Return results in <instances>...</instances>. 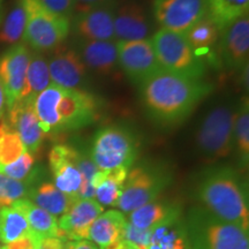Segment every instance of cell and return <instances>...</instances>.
<instances>
[{
  "label": "cell",
  "mask_w": 249,
  "mask_h": 249,
  "mask_svg": "<svg viewBox=\"0 0 249 249\" xmlns=\"http://www.w3.org/2000/svg\"><path fill=\"white\" fill-rule=\"evenodd\" d=\"M140 88L143 104L152 119L173 126L189 117L213 87L203 79H192L160 68Z\"/></svg>",
  "instance_id": "1"
},
{
  "label": "cell",
  "mask_w": 249,
  "mask_h": 249,
  "mask_svg": "<svg viewBox=\"0 0 249 249\" xmlns=\"http://www.w3.org/2000/svg\"><path fill=\"white\" fill-rule=\"evenodd\" d=\"M101 105L97 97L79 89L51 83L34 101V111L46 135L73 132L97 120Z\"/></svg>",
  "instance_id": "2"
},
{
  "label": "cell",
  "mask_w": 249,
  "mask_h": 249,
  "mask_svg": "<svg viewBox=\"0 0 249 249\" xmlns=\"http://www.w3.org/2000/svg\"><path fill=\"white\" fill-rule=\"evenodd\" d=\"M196 196L211 216L248 229V192L245 179L230 166L204 171L196 186Z\"/></svg>",
  "instance_id": "3"
},
{
  "label": "cell",
  "mask_w": 249,
  "mask_h": 249,
  "mask_svg": "<svg viewBox=\"0 0 249 249\" xmlns=\"http://www.w3.org/2000/svg\"><path fill=\"white\" fill-rule=\"evenodd\" d=\"M238 104L223 103L208 112L196 133V147L209 161L225 158L234 149V121Z\"/></svg>",
  "instance_id": "4"
},
{
  "label": "cell",
  "mask_w": 249,
  "mask_h": 249,
  "mask_svg": "<svg viewBox=\"0 0 249 249\" xmlns=\"http://www.w3.org/2000/svg\"><path fill=\"white\" fill-rule=\"evenodd\" d=\"M187 222L192 249H249L248 229L196 210Z\"/></svg>",
  "instance_id": "5"
},
{
  "label": "cell",
  "mask_w": 249,
  "mask_h": 249,
  "mask_svg": "<svg viewBox=\"0 0 249 249\" xmlns=\"http://www.w3.org/2000/svg\"><path fill=\"white\" fill-rule=\"evenodd\" d=\"M150 42L163 70L192 79H203L207 65L193 51L185 34L160 28Z\"/></svg>",
  "instance_id": "6"
},
{
  "label": "cell",
  "mask_w": 249,
  "mask_h": 249,
  "mask_svg": "<svg viewBox=\"0 0 249 249\" xmlns=\"http://www.w3.org/2000/svg\"><path fill=\"white\" fill-rule=\"evenodd\" d=\"M172 173L161 164H142L130 170L116 207L121 213H132L149 202L157 200L170 183Z\"/></svg>",
  "instance_id": "7"
},
{
  "label": "cell",
  "mask_w": 249,
  "mask_h": 249,
  "mask_svg": "<svg viewBox=\"0 0 249 249\" xmlns=\"http://www.w3.org/2000/svg\"><path fill=\"white\" fill-rule=\"evenodd\" d=\"M139 152L135 135L126 126L112 124L96 133L90 149L91 158L98 170L110 171L118 167L130 169Z\"/></svg>",
  "instance_id": "8"
},
{
  "label": "cell",
  "mask_w": 249,
  "mask_h": 249,
  "mask_svg": "<svg viewBox=\"0 0 249 249\" xmlns=\"http://www.w3.org/2000/svg\"><path fill=\"white\" fill-rule=\"evenodd\" d=\"M27 13L23 44L34 52H52L64 42L71 33V21L50 13L38 0H22Z\"/></svg>",
  "instance_id": "9"
},
{
  "label": "cell",
  "mask_w": 249,
  "mask_h": 249,
  "mask_svg": "<svg viewBox=\"0 0 249 249\" xmlns=\"http://www.w3.org/2000/svg\"><path fill=\"white\" fill-rule=\"evenodd\" d=\"M119 67L130 81L141 86L160 70L150 38L117 42Z\"/></svg>",
  "instance_id": "10"
},
{
  "label": "cell",
  "mask_w": 249,
  "mask_h": 249,
  "mask_svg": "<svg viewBox=\"0 0 249 249\" xmlns=\"http://www.w3.org/2000/svg\"><path fill=\"white\" fill-rule=\"evenodd\" d=\"M154 18L164 29L186 33L208 15L207 0H154Z\"/></svg>",
  "instance_id": "11"
},
{
  "label": "cell",
  "mask_w": 249,
  "mask_h": 249,
  "mask_svg": "<svg viewBox=\"0 0 249 249\" xmlns=\"http://www.w3.org/2000/svg\"><path fill=\"white\" fill-rule=\"evenodd\" d=\"M249 15L244 14L220 30L218 44V61L233 71L248 66Z\"/></svg>",
  "instance_id": "12"
},
{
  "label": "cell",
  "mask_w": 249,
  "mask_h": 249,
  "mask_svg": "<svg viewBox=\"0 0 249 249\" xmlns=\"http://www.w3.org/2000/svg\"><path fill=\"white\" fill-rule=\"evenodd\" d=\"M116 8V2H110L75 11L71 18V31L79 39L117 42L113 26Z\"/></svg>",
  "instance_id": "13"
},
{
  "label": "cell",
  "mask_w": 249,
  "mask_h": 249,
  "mask_svg": "<svg viewBox=\"0 0 249 249\" xmlns=\"http://www.w3.org/2000/svg\"><path fill=\"white\" fill-rule=\"evenodd\" d=\"M30 54L27 45L18 43L0 57V81L5 90L7 108L22 97Z\"/></svg>",
  "instance_id": "14"
},
{
  "label": "cell",
  "mask_w": 249,
  "mask_h": 249,
  "mask_svg": "<svg viewBox=\"0 0 249 249\" xmlns=\"http://www.w3.org/2000/svg\"><path fill=\"white\" fill-rule=\"evenodd\" d=\"M79 150L68 144H55L49 154V163L53 176V185L73 198H80L82 176L79 169Z\"/></svg>",
  "instance_id": "15"
},
{
  "label": "cell",
  "mask_w": 249,
  "mask_h": 249,
  "mask_svg": "<svg viewBox=\"0 0 249 249\" xmlns=\"http://www.w3.org/2000/svg\"><path fill=\"white\" fill-rule=\"evenodd\" d=\"M104 211L95 198H79L58 219V239L64 242L88 240L89 230Z\"/></svg>",
  "instance_id": "16"
},
{
  "label": "cell",
  "mask_w": 249,
  "mask_h": 249,
  "mask_svg": "<svg viewBox=\"0 0 249 249\" xmlns=\"http://www.w3.org/2000/svg\"><path fill=\"white\" fill-rule=\"evenodd\" d=\"M48 60L51 82L66 89H82L87 82V67L74 48L60 45Z\"/></svg>",
  "instance_id": "17"
},
{
  "label": "cell",
  "mask_w": 249,
  "mask_h": 249,
  "mask_svg": "<svg viewBox=\"0 0 249 249\" xmlns=\"http://www.w3.org/2000/svg\"><path fill=\"white\" fill-rule=\"evenodd\" d=\"M6 113L7 116L4 119L18 134L27 151L33 155L36 154L42 147L46 134L37 120L34 103L20 99L13 107L7 108Z\"/></svg>",
  "instance_id": "18"
},
{
  "label": "cell",
  "mask_w": 249,
  "mask_h": 249,
  "mask_svg": "<svg viewBox=\"0 0 249 249\" xmlns=\"http://www.w3.org/2000/svg\"><path fill=\"white\" fill-rule=\"evenodd\" d=\"M113 26L117 42L148 39L151 33L147 12L136 1L124 2L116 8Z\"/></svg>",
  "instance_id": "19"
},
{
  "label": "cell",
  "mask_w": 249,
  "mask_h": 249,
  "mask_svg": "<svg viewBox=\"0 0 249 249\" xmlns=\"http://www.w3.org/2000/svg\"><path fill=\"white\" fill-rule=\"evenodd\" d=\"M74 49L82 59L87 70L99 75L114 74L119 67L117 42L79 39Z\"/></svg>",
  "instance_id": "20"
},
{
  "label": "cell",
  "mask_w": 249,
  "mask_h": 249,
  "mask_svg": "<svg viewBox=\"0 0 249 249\" xmlns=\"http://www.w3.org/2000/svg\"><path fill=\"white\" fill-rule=\"evenodd\" d=\"M183 34L188 39L193 51L201 60L205 62V65H207V61L214 65L219 62L218 54L213 51L217 50L218 52L217 43L219 40L220 30L208 15Z\"/></svg>",
  "instance_id": "21"
},
{
  "label": "cell",
  "mask_w": 249,
  "mask_h": 249,
  "mask_svg": "<svg viewBox=\"0 0 249 249\" xmlns=\"http://www.w3.org/2000/svg\"><path fill=\"white\" fill-rule=\"evenodd\" d=\"M147 249H192L188 226L182 214L150 230Z\"/></svg>",
  "instance_id": "22"
},
{
  "label": "cell",
  "mask_w": 249,
  "mask_h": 249,
  "mask_svg": "<svg viewBox=\"0 0 249 249\" xmlns=\"http://www.w3.org/2000/svg\"><path fill=\"white\" fill-rule=\"evenodd\" d=\"M182 214L181 205L167 200H155L142 205L129 214L128 222L139 230L150 231L166 220Z\"/></svg>",
  "instance_id": "23"
},
{
  "label": "cell",
  "mask_w": 249,
  "mask_h": 249,
  "mask_svg": "<svg viewBox=\"0 0 249 249\" xmlns=\"http://www.w3.org/2000/svg\"><path fill=\"white\" fill-rule=\"evenodd\" d=\"M127 219L119 210L103 211L96 218L89 230L88 240L97 244L101 248L107 247L123 238Z\"/></svg>",
  "instance_id": "24"
},
{
  "label": "cell",
  "mask_w": 249,
  "mask_h": 249,
  "mask_svg": "<svg viewBox=\"0 0 249 249\" xmlns=\"http://www.w3.org/2000/svg\"><path fill=\"white\" fill-rule=\"evenodd\" d=\"M13 207L24 214L30 232L37 238H57L58 236V219L53 214L37 207L28 198H22L14 202Z\"/></svg>",
  "instance_id": "25"
},
{
  "label": "cell",
  "mask_w": 249,
  "mask_h": 249,
  "mask_svg": "<svg viewBox=\"0 0 249 249\" xmlns=\"http://www.w3.org/2000/svg\"><path fill=\"white\" fill-rule=\"evenodd\" d=\"M27 198L55 217L66 213L71 204L75 202L70 196L59 191L51 182H42L36 187L33 186Z\"/></svg>",
  "instance_id": "26"
},
{
  "label": "cell",
  "mask_w": 249,
  "mask_h": 249,
  "mask_svg": "<svg viewBox=\"0 0 249 249\" xmlns=\"http://www.w3.org/2000/svg\"><path fill=\"white\" fill-rule=\"evenodd\" d=\"M48 58L44 53L31 52L27 70L26 87L21 99L33 102L43 90L51 85Z\"/></svg>",
  "instance_id": "27"
},
{
  "label": "cell",
  "mask_w": 249,
  "mask_h": 249,
  "mask_svg": "<svg viewBox=\"0 0 249 249\" xmlns=\"http://www.w3.org/2000/svg\"><path fill=\"white\" fill-rule=\"evenodd\" d=\"M30 234L26 217L20 210L13 205L0 208V242L8 245Z\"/></svg>",
  "instance_id": "28"
},
{
  "label": "cell",
  "mask_w": 249,
  "mask_h": 249,
  "mask_svg": "<svg viewBox=\"0 0 249 249\" xmlns=\"http://www.w3.org/2000/svg\"><path fill=\"white\" fill-rule=\"evenodd\" d=\"M129 170L118 167L110 171H104V176L95 189V198L101 205L113 207L123 193L124 180Z\"/></svg>",
  "instance_id": "29"
},
{
  "label": "cell",
  "mask_w": 249,
  "mask_h": 249,
  "mask_svg": "<svg viewBox=\"0 0 249 249\" xmlns=\"http://www.w3.org/2000/svg\"><path fill=\"white\" fill-rule=\"evenodd\" d=\"M208 17L222 30L248 13L249 0H207Z\"/></svg>",
  "instance_id": "30"
},
{
  "label": "cell",
  "mask_w": 249,
  "mask_h": 249,
  "mask_svg": "<svg viewBox=\"0 0 249 249\" xmlns=\"http://www.w3.org/2000/svg\"><path fill=\"white\" fill-rule=\"evenodd\" d=\"M27 13L22 0H18L17 4L6 17L0 28V43L15 45L23 38L26 30Z\"/></svg>",
  "instance_id": "31"
},
{
  "label": "cell",
  "mask_w": 249,
  "mask_h": 249,
  "mask_svg": "<svg viewBox=\"0 0 249 249\" xmlns=\"http://www.w3.org/2000/svg\"><path fill=\"white\" fill-rule=\"evenodd\" d=\"M234 148L241 164L247 166L249 158V104L248 98L242 97L238 104L234 121Z\"/></svg>",
  "instance_id": "32"
},
{
  "label": "cell",
  "mask_w": 249,
  "mask_h": 249,
  "mask_svg": "<svg viewBox=\"0 0 249 249\" xmlns=\"http://www.w3.org/2000/svg\"><path fill=\"white\" fill-rule=\"evenodd\" d=\"M26 151L18 134L2 119L0 121V167L14 163Z\"/></svg>",
  "instance_id": "33"
},
{
  "label": "cell",
  "mask_w": 249,
  "mask_h": 249,
  "mask_svg": "<svg viewBox=\"0 0 249 249\" xmlns=\"http://www.w3.org/2000/svg\"><path fill=\"white\" fill-rule=\"evenodd\" d=\"M33 187V173L27 180L20 181L0 173V208L9 207L18 200L27 198Z\"/></svg>",
  "instance_id": "34"
},
{
  "label": "cell",
  "mask_w": 249,
  "mask_h": 249,
  "mask_svg": "<svg viewBox=\"0 0 249 249\" xmlns=\"http://www.w3.org/2000/svg\"><path fill=\"white\" fill-rule=\"evenodd\" d=\"M34 165H35L34 155L30 154L29 151H26L14 163L0 167V173L5 174V176L12 179L23 181V180H27L31 176Z\"/></svg>",
  "instance_id": "35"
},
{
  "label": "cell",
  "mask_w": 249,
  "mask_h": 249,
  "mask_svg": "<svg viewBox=\"0 0 249 249\" xmlns=\"http://www.w3.org/2000/svg\"><path fill=\"white\" fill-rule=\"evenodd\" d=\"M38 2L50 13L70 21L75 13V0H38Z\"/></svg>",
  "instance_id": "36"
},
{
  "label": "cell",
  "mask_w": 249,
  "mask_h": 249,
  "mask_svg": "<svg viewBox=\"0 0 249 249\" xmlns=\"http://www.w3.org/2000/svg\"><path fill=\"white\" fill-rule=\"evenodd\" d=\"M149 235H150V231L136 229L127 220L123 233V238L124 240L136 245L140 249H147L149 244Z\"/></svg>",
  "instance_id": "37"
},
{
  "label": "cell",
  "mask_w": 249,
  "mask_h": 249,
  "mask_svg": "<svg viewBox=\"0 0 249 249\" xmlns=\"http://www.w3.org/2000/svg\"><path fill=\"white\" fill-rule=\"evenodd\" d=\"M39 241L40 239L37 238L36 235H34L33 233H31L30 235L24 236V238L20 239V240L1 246L0 249H37V246H38Z\"/></svg>",
  "instance_id": "38"
},
{
  "label": "cell",
  "mask_w": 249,
  "mask_h": 249,
  "mask_svg": "<svg viewBox=\"0 0 249 249\" xmlns=\"http://www.w3.org/2000/svg\"><path fill=\"white\" fill-rule=\"evenodd\" d=\"M110 2H116V0H75V11L110 4Z\"/></svg>",
  "instance_id": "39"
},
{
  "label": "cell",
  "mask_w": 249,
  "mask_h": 249,
  "mask_svg": "<svg viewBox=\"0 0 249 249\" xmlns=\"http://www.w3.org/2000/svg\"><path fill=\"white\" fill-rule=\"evenodd\" d=\"M64 249H98L97 246L90 240L68 241L65 244Z\"/></svg>",
  "instance_id": "40"
},
{
  "label": "cell",
  "mask_w": 249,
  "mask_h": 249,
  "mask_svg": "<svg viewBox=\"0 0 249 249\" xmlns=\"http://www.w3.org/2000/svg\"><path fill=\"white\" fill-rule=\"evenodd\" d=\"M101 249H140V248L136 245L132 244V242L126 241L124 239H120V240L116 241L114 244L107 246V247L101 248Z\"/></svg>",
  "instance_id": "41"
},
{
  "label": "cell",
  "mask_w": 249,
  "mask_h": 249,
  "mask_svg": "<svg viewBox=\"0 0 249 249\" xmlns=\"http://www.w3.org/2000/svg\"><path fill=\"white\" fill-rule=\"evenodd\" d=\"M6 111H7V104H6V95L4 87L0 81V121L4 119L6 116Z\"/></svg>",
  "instance_id": "42"
},
{
  "label": "cell",
  "mask_w": 249,
  "mask_h": 249,
  "mask_svg": "<svg viewBox=\"0 0 249 249\" xmlns=\"http://www.w3.org/2000/svg\"><path fill=\"white\" fill-rule=\"evenodd\" d=\"M4 18V0H0V22Z\"/></svg>",
  "instance_id": "43"
},
{
  "label": "cell",
  "mask_w": 249,
  "mask_h": 249,
  "mask_svg": "<svg viewBox=\"0 0 249 249\" xmlns=\"http://www.w3.org/2000/svg\"><path fill=\"white\" fill-rule=\"evenodd\" d=\"M0 248H1V246H0Z\"/></svg>",
  "instance_id": "44"
}]
</instances>
